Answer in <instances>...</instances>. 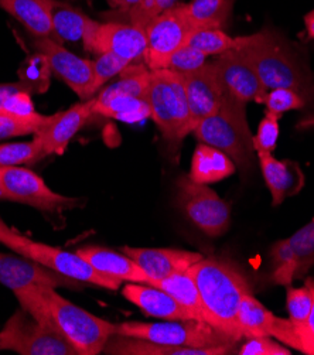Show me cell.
<instances>
[{
	"label": "cell",
	"mask_w": 314,
	"mask_h": 355,
	"mask_svg": "<svg viewBox=\"0 0 314 355\" xmlns=\"http://www.w3.org/2000/svg\"><path fill=\"white\" fill-rule=\"evenodd\" d=\"M236 170L235 163L220 149L200 144L193 155L189 177L200 184L218 183Z\"/></svg>",
	"instance_id": "24"
},
{
	"label": "cell",
	"mask_w": 314,
	"mask_h": 355,
	"mask_svg": "<svg viewBox=\"0 0 314 355\" xmlns=\"http://www.w3.org/2000/svg\"><path fill=\"white\" fill-rule=\"evenodd\" d=\"M239 355H290V349L285 345L274 341L273 337H256L248 338V341L243 344L238 352Z\"/></svg>",
	"instance_id": "42"
},
{
	"label": "cell",
	"mask_w": 314,
	"mask_h": 355,
	"mask_svg": "<svg viewBox=\"0 0 314 355\" xmlns=\"http://www.w3.org/2000/svg\"><path fill=\"white\" fill-rule=\"evenodd\" d=\"M243 42L242 37H231L223 28L198 30L189 39L187 44L208 55H220L229 50H238Z\"/></svg>",
	"instance_id": "32"
},
{
	"label": "cell",
	"mask_w": 314,
	"mask_h": 355,
	"mask_svg": "<svg viewBox=\"0 0 314 355\" xmlns=\"http://www.w3.org/2000/svg\"><path fill=\"white\" fill-rule=\"evenodd\" d=\"M179 0H141L137 5L132 6L126 10H119L118 13L111 15V17H122L125 21L122 23H130L139 27H146L157 19L160 15L176 6Z\"/></svg>",
	"instance_id": "34"
},
{
	"label": "cell",
	"mask_w": 314,
	"mask_h": 355,
	"mask_svg": "<svg viewBox=\"0 0 314 355\" xmlns=\"http://www.w3.org/2000/svg\"><path fill=\"white\" fill-rule=\"evenodd\" d=\"M182 76L189 108L195 125L220 111L225 94L214 62H205L193 73Z\"/></svg>",
	"instance_id": "15"
},
{
	"label": "cell",
	"mask_w": 314,
	"mask_h": 355,
	"mask_svg": "<svg viewBox=\"0 0 314 355\" xmlns=\"http://www.w3.org/2000/svg\"><path fill=\"white\" fill-rule=\"evenodd\" d=\"M54 0H0V8L19 20L34 37H51Z\"/></svg>",
	"instance_id": "23"
},
{
	"label": "cell",
	"mask_w": 314,
	"mask_h": 355,
	"mask_svg": "<svg viewBox=\"0 0 314 355\" xmlns=\"http://www.w3.org/2000/svg\"><path fill=\"white\" fill-rule=\"evenodd\" d=\"M119 76L121 77L118 81L101 89V92L94 96L96 103H103L116 96H130L148 101L150 69L146 65L129 64Z\"/></svg>",
	"instance_id": "25"
},
{
	"label": "cell",
	"mask_w": 314,
	"mask_h": 355,
	"mask_svg": "<svg viewBox=\"0 0 314 355\" xmlns=\"http://www.w3.org/2000/svg\"><path fill=\"white\" fill-rule=\"evenodd\" d=\"M26 236L17 234L13 231L10 227H8L3 220L0 218V243H3L5 246L10 248L12 251H16V248L23 242Z\"/></svg>",
	"instance_id": "43"
},
{
	"label": "cell",
	"mask_w": 314,
	"mask_h": 355,
	"mask_svg": "<svg viewBox=\"0 0 314 355\" xmlns=\"http://www.w3.org/2000/svg\"><path fill=\"white\" fill-rule=\"evenodd\" d=\"M279 121H281V118L268 112L265 114V118L261 121V123L258 125V130L254 135V149L256 153H273L279 139Z\"/></svg>",
	"instance_id": "41"
},
{
	"label": "cell",
	"mask_w": 314,
	"mask_h": 355,
	"mask_svg": "<svg viewBox=\"0 0 314 355\" xmlns=\"http://www.w3.org/2000/svg\"><path fill=\"white\" fill-rule=\"evenodd\" d=\"M108 3H111L112 6H115L118 10H126L130 9L132 6L137 5L141 0H107Z\"/></svg>",
	"instance_id": "46"
},
{
	"label": "cell",
	"mask_w": 314,
	"mask_h": 355,
	"mask_svg": "<svg viewBox=\"0 0 314 355\" xmlns=\"http://www.w3.org/2000/svg\"><path fill=\"white\" fill-rule=\"evenodd\" d=\"M122 293L129 302L150 317L163 318V320H194L189 310L159 288L145 285V283H130L123 288Z\"/></svg>",
	"instance_id": "20"
},
{
	"label": "cell",
	"mask_w": 314,
	"mask_h": 355,
	"mask_svg": "<svg viewBox=\"0 0 314 355\" xmlns=\"http://www.w3.org/2000/svg\"><path fill=\"white\" fill-rule=\"evenodd\" d=\"M0 283L16 295L33 285L74 288L76 280L68 279L24 257L16 258L0 254Z\"/></svg>",
	"instance_id": "16"
},
{
	"label": "cell",
	"mask_w": 314,
	"mask_h": 355,
	"mask_svg": "<svg viewBox=\"0 0 314 355\" xmlns=\"http://www.w3.org/2000/svg\"><path fill=\"white\" fill-rule=\"evenodd\" d=\"M238 51L254 67L266 89H293L314 108V73L282 35L270 28L243 35Z\"/></svg>",
	"instance_id": "3"
},
{
	"label": "cell",
	"mask_w": 314,
	"mask_h": 355,
	"mask_svg": "<svg viewBox=\"0 0 314 355\" xmlns=\"http://www.w3.org/2000/svg\"><path fill=\"white\" fill-rule=\"evenodd\" d=\"M306 286L310 289L311 295H313V304H311V311H310V315L307 318V326L310 327V330L314 333V277H308L306 279Z\"/></svg>",
	"instance_id": "44"
},
{
	"label": "cell",
	"mask_w": 314,
	"mask_h": 355,
	"mask_svg": "<svg viewBox=\"0 0 314 355\" xmlns=\"http://www.w3.org/2000/svg\"><path fill=\"white\" fill-rule=\"evenodd\" d=\"M304 24H306L308 39L314 40V10H311L304 16Z\"/></svg>",
	"instance_id": "47"
},
{
	"label": "cell",
	"mask_w": 314,
	"mask_h": 355,
	"mask_svg": "<svg viewBox=\"0 0 314 355\" xmlns=\"http://www.w3.org/2000/svg\"><path fill=\"white\" fill-rule=\"evenodd\" d=\"M16 297L21 309L33 317L49 318L80 355L103 352L115 331V324L68 302L55 292V288L33 285L16 293Z\"/></svg>",
	"instance_id": "1"
},
{
	"label": "cell",
	"mask_w": 314,
	"mask_h": 355,
	"mask_svg": "<svg viewBox=\"0 0 314 355\" xmlns=\"http://www.w3.org/2000/svg\"><path fill=\"white\" fill-rule=\"evenodd\" d=\"M125 255L132 258L152 279V285L177 273L187 272L194 263L204 257L198 252L184 250H171V248H122Z\"/></svg>",
	"instance_id": "18"
},
{
	"label": "cell",
	"mask_w": 314,
	"mask_h": 355,
	"mask_svg": "<svg viewBox=\"0 0 314 355\" xmlns=\"http://www.w3.org/2000/svg\"><path fill=\"white\" fill-rule=\"evenodd\" d=\"M150 286L159 288L166 293H168L170 296H173L186 310H189V313L193 315L194 320L207 323V313H205L198 288L195 285L194 279L189 273V270L184 273L173 275L163 280H157Z\"/></svg>",
	"instance_id": "26"
},
{
	"label": "cell",
	"mask_w": 314,
	"mask_h": 355,
	"mask_svg": "<svg viewBox=\"0 0 314 355\" xmlns=\"http://www.w3.org/2000/svg\"><path fill=\"white\" fill-rule=\"evenodd\" d=\"M296 128L299 130H308V129H314V112H310L307 115H304L296 125Z\"/></svg>",
	"instance_id": "45"
},
{
	"label": "cell",
	"mask_w": 314,
	"mask_h": 355,
	"mask_svg": "<svg viewBox=\"0 0 314 355\" xmlns=\"http://www.w3.org/2000/svg\"><path fill=\"white\" fill-rule=\"evenodd\" d=\"M0 349L21 355H80L49 318L33 317L24 309L16 311L0 331Z\"/></svg>",
	"instance_id": "6"
},
{
	"label": "cell",
	"mask_w": 314,
	"mask_h": 355,
	"mask_svg": "<svg viewBox=\"0 0 314 355\" xmlns=\"http://www.w3.org/2000/svg\"><path fill=\"white\" fill-rule=\"evenodd\" d=\"M150 118L171 148H179L195 123L189 108L184 80L171 69L150 71L148 92Z\"/></svg>",
	"instance_id": "5"
},
{
	"label": "cell",
	"mask_w": 314,
	"mask_h": 355,
	"mask_svg": "<svg viewBox=\"0 0 314 355\" xmlns=\"http://www.w3.org/2000/svg\"><path fill=\"white\" fill-rule=\"evenodd\" d=\"M114 334L142 338L171 347H234L236 343L207 323L195 320H167L166 323L126 322L115 324Z\"/></svg>",
	"instance_id": "7"
},
{
	"label": "cell",
	"mask_w": 314,
	"mask_h": 355,
	"mask_svg": "<svg viewBox=\"0 0 314 355\" xmlns=\"http://www.w3.org/2000/svg\"><path fill=\"white\" fill-rule=\"evenodd\" d=\"M193 133L201 144L224 152L243 173L254 167V135L247 119V103L224 95L221 108L200 121Z\"/></svg>",
	"instance_id": "4"
},
{
	"label": "cell",
	"mask_w": 314,
	"mask_h": 355,
	"mask_svg": "<svg viewBox=\"0 0 314 355\" xmlns=\"http://www.w3.org/2000/svg\"><path fill=\"white\" fill-rule=\"evenodd\" d=\"M214 64L225 95L242 103L262 102L268 89L250 61L238 50L220 54Z\"/></svg>",
	"instance_id": "14"
},
{
	"label": "cell",
	"mask_w": 314,
	"mask_h": 355,
	"mask_svg": "<svg viewBox=\"0 0 314 355\" xmlns=\"http://www.w3.org/2000/svg\"><path fill=\"white\" fill-rule=\"evenodd\" d=\"M179 204L187 218L205 235L220 236L231 223L229 205L207 184L182 177L177 183Z\"/></svg>",
	"instance_id": "10"
},
{
	"label": "cell",
	"mask_w": 314,
	"mask_h": 355,
	"mask_svg": "<svg viewBox=\"0 0 314 355\" xmlns=\"http://www.w3.org/2000/svg\"><path fill=\"white\" fill-rule=\"evenodd\" d=\"M274 314L269 311L251 293L245 295L238 310V324L243 338H256L270 336Z\"/></svg>",
	"instance_id": "28"
},
{
	"label": "cell",
	"mask_w": 314,
	"mask_h": 355,
	"mask_svg": "<svg viewBox=\"0 0 314 355\" xmlns=\"http://www.w3.org/2000/svg\"><path fill=\"white\" fill-rule=\"evenodd\" d=\"M54 115H40L36 112L19 114L12 111H0V139L36 135L50 125Z\"/></svg>",
	"instance_id": "31"
},
{
	"label": "cell",
	"mask_w": 314,
	"mask_h": 355,
	"mask_svg": "<svg viewBox=\"0 0 314 355\" xmlns=\"http://www.w3.org/2000/svg\"><path fill=\"white\" fill-rule=\"evenodd\" d=\"M234 351V347H209V348H193V347H171L150 343L142 338L126 337L112 334L105 345L103 352L121 354V355H225Z\"/></svg>",
	"instance_id": "22"
},
{
	"label": "cell",
	"mask_w": 314,
	"mask_h": 355,
	"mask_svg": "<svg viewBox=\"0 0 314 355\" xmlns=\"http://www.w3.org/2000/svg\"><path fill=\"white\" fill-rule=\"evenodd\" d=\"M311 304L313 295L306 285L303 288H289L286 306L290 320L297 323H306L311 311Z\"/></svg>",
	"instance_id": "40"
},
{
	"label": "cell",
	"mask_w": 314,
	"mask_h": 355,
	"mask_svg": "<svg viewBox=\"0 0 314 355\" xmlns=\"http://www.w3.org/2000/svg\"><path fill=\"white\" fill-rule=\"evenodd\" d=\"M205 54L186 44L170 57L166 69H171L179 74H189L202 67L205 64Z\"/></svg>",
	"instance_id": "39"
},
{
	"label": "cell",
	"mask_w": 314,
	"mask_h": 355,
	"mask_svg": "<svg viewBox=\"0 0 314 355\" xmlns=\"http://www.w3.org/2000/svg\"><path fill=\"white\" fill-rule=\"evenodd\" d=\"M53 34L64 42H82L84 34L92 21L91 17L65 2L54 0L51 9Z\"/></svg>",
	"instance_id": "29"
},
{
	"label": "cell",
	"mask_w": 314,
	"mask_h": 355,
	"mask_svg": "<svg viewBox=\"0 0 314 355\" xmlns=\"http://www.w3.org/2000/svg\"><path fill=\"white\" fill-rule=\"evenodd\" d=\"M40 148L36 140L23 144H9L0 146V167L33 164L42 160Z\"/></svg>",
	"instance_id": "37"
},
{
	"label": "cell",
	"mask_w": 314,
	"mask_h": 355,
	"mask_svg": "<svg viewBox=\"0 0 314 355\" xmlns=\"http://www.w3.org/2000/svg\"><path fill=\"white\" fill-rule=\"evenodd\" d=\"M288 242L297 263L296 277H300L314 266V218L288 238Z\"/></svg>",
	"instance_id": "35"
},
{
	"label": "cell",
	"mask_w": 314,
	"mask_h": 355,
	"mask_svg": "<svg viewBox=\"0 0 314 355\" xmlns=\"http://www.w3.org/2000/svg\"><path fill=\"white\" fill-rule=\"evenodd\" d=\"M266 106V112L277 118H282L284 114L295 110L307 108V102L304 98L293 89L288 88H274L268 89L262 102Z\"/></svg>",
	"instance_id": "36"
},
{
	"label": "cell",
	"mask_w": 314,
	"mask_h": 355,
	"mask_svg": "<svg viewBox=\"0 0 314 355\" xmlns=\"http://www.w3.org/2000/svg\"><path fill=\"white\" fill-rule=\"evenodd\" d=\"M77 254H80L85 261H88L98 272L103 273L105 276L118 279L121 282L152 285V279L146 275V272L125 254L121 255L115 251L105 250V248L99 246L81 248V250L77 251Z\"/></svg>",
	"instance_id": "21"
},
{
	"label": "cell",
	"mask_w": 314,
	"mask_h": 355,
	"mask_svg": "<svg viewBox=\"0 0 314 355\" xmlns=\"http://www.w3.org/2000/svg\"><path fill=\"white\" fill-rule=\"evenodd\" d=\"M0 200H6V196H5V191H3L2 183H0Z\"/></svg>",
	"instance_id": "48"
},
{
	"label": "cell",
	"mask_w": 314,
	"mask_h": 355,
	"mask_svg": "<svg viewBox=\"0 0 314 355\" xmlns=\"http://www.w3.org/2000/svg\"><path fill=\"white\" fill-rule=\"evenodd\" d=\"M146 30L130 23L92 20L82 37L87 51L102 54L112 53L133 62L141 60L146 51Z\"/></svg>",
	"instance_id": "11"
},
{
	"label": "cell",
	"mask_w": 314,
	"mask_h": 355,
	"mask_svg": "<svg viewBox=\"0 0 314 355\" xmlns=\"http://www.w3.org/2000/svg\"><path fill=\"white\" fill-rule=\"evenodd\" d=\"M34 47L37 53L44 55L51 73L65 83L81 99L94 98V61L73 54L51 37H36Z\"/></svg>",
	"instance_id": "13"
},
{
	"label": "cell",
	"mask_w": 314,
	"mask_h": 355,
	"mask_svg": "<svg viewBox=\"0 0 314 355\" xmlns=\"http://www.w3.org/2000/svg\"><path fill=\"white\" fill-rule=\"evenodd\" d=\"M40 94V89L28 81L0 84V111H12L19 114H31V94Z\"/></svg>",
	"instance_id": "33"
},
{
	"label": "cell",
	"mask_w": 314,
	"mask_h": 355,
	"mask_svg": "<svg viewBox=\"0 0 314 355\" xmlns=\"http://www.w3.org/2000/svg\"><path fill=\"white\" fill-rule=\"evenodd\" d=\"M0 183H2L6 200L21 202L42 211H58L78 205L77 198L54 193L40 175L24 167H0Z\"/></svg>",
	"instance_id": "12"
},
{
	"label": "cell",
	"mask_w": 314,
	"mask_h": 355,
	"mask_svg": "<svg viewBox=\"0 0 314 355\" xmlns=\"http://www.w3.org/2000/svg\"><path fill=\"white\" fill-rule=\"evenodd\" d=\"M132 62L125 58H121L112 53L98 54V58L94 60V83H92V96L98 94L102 87L114 77L119 76L122 71Z\"/></svg>",
	"instance_id": "38"
},
{
	"label": "cell",
	"mask_w": 314,
	"mask_h": 355,
	"mask_svg": "<svg viewBox=\"0 0 314 355\" xmlns=\"http://www.w3.org/2000/svg\"><path fill=\"white\" fill-rule=\"evenodd\" d=\"M236 0H191L184 3L186 16L195 31L223 28L232 15Z\"/></svg>",
	"instance_id": "27"
},
{
	"label": "cell",
	"mask_w": 314,
	"mask_h": 355,
	"mask_svg": "<svg viewBox=\"0 0 314 355\" xmlns=\"http://www.w3.org/2000/svg\"><path fill=\"white\" fill-rule=\"evenodd\" d=\"M189 273L198 288L207 323L238 343L242 337L238 310L243 296L251 293V285L236 265L220 258H202Z\"/></svg>",
	"instance_id": "2"
},
{
	"label": "cell",
	"mask_w": 314,
	"mask_h": 355,
	"mask_svg": "<svg viewBox=\"0 0 314 355\" xmlns=\"http://www.w3.org/2000/svg\"><path fill=\"white\" fill-rule=\"evenodd\" d=\"M194 33L184 12V3L173 6L146 27L145 65L150 71L166 69L170 57L186 46Z\"/></svg>",
	"instance_id": "9"
},
{
	"label": "cell",
	"mask_w": 314,
	"mask_h": 355,
	"mask_svg": "<svg viewBox=\"0 0 314 355\" xmlns=\"http://www.w3.org/2000/svg\"><path fill=\"white\" fill-rule=\"evenodd\" d=\"M92 115V98L73 105L71 108L64 112L55 114L50 125L34 135V140L37 141L40 148L42 157L44 159L51 155H61Z\"/></svg>",
	"instance_id": "17"
},
{
	"label": "cell",
	"mask_w": 314,
	"mask_h": 355,
	"mask_svg": "<svg viewBox=\"0 0 314 355\" xmlns=\"http://www.w3.org/2000/svg\"><path fill=\"white\" fill-rule=\"evenodd\" d=\"M15 252L76 282L91 283V285L110 291H118L122 283L118 279L108 277L98 272L88 261H85L77 252L73 254L60 250V248L34 242L27 236L16 248Z\"/></svg>",
	"instance_id": "8"
},
{
	"label": "cell",
	"mask_w": 314,
	"mask_h": 355,
	"mask_svg": "<svg viewBox=\"0 0 314 355\" xmlns=\"http://www.w3.org/2000/svg\"><path fill=\"white\" fill-rule=\"evenodd\" d=\"M92 110L94 115H103L126 122H139L150 116L148 101L130 96H116L103 103H96L92 98Z\"/></svg>",
	"instance_id": "30"
},
{
	"label": "cell",
	"mask_w": 314,
	"mask_h": 355,
	"mask_svg": "<svg viewBox=\"0 0 314 355\" xmlns=\"http://www.w3.org/2000/svg\"><path fill=\"white\" fill-rule=\"evenodd\" d=\"M258 160L265 183L272 196V205L282 204L288 197L297 194L304 184V174L297 163L277 160L269 152H258Z\"/></svg>",
	"instance_id": "19"
}]
</instances>
